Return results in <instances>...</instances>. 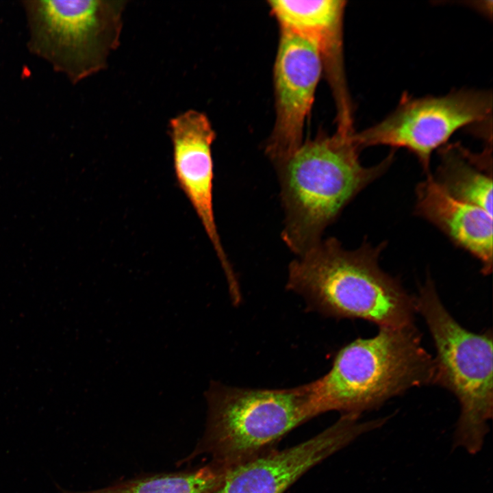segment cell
I'll use <instances>...</instances> for the list:
<instances>
[{"instance_id": "12", "label": "cell", "mask_w": 493, "mask_h": 493, "mask_svg": "<svg viewBox=\"0 0 493 493\" xmlns=\"http://www.w3.org/2000/svg\"><path fill=\"white\" fill-rule=\"evenodd\" d=\"M416 194L417 214L477 258L483 274H490L492 215L479 206L451 197L435 183L430 174L417 186Z\"/></svg>"}, {"instance_id": "7", "label": "cell", "mask_w": 493, "mask_h": 493, "mask_svg": "<svg viewBox=\"0 0 493 493\" xmlns=\"http://www.w3.org/2000/svg\"><path fill=\"white\" fill-rule=\"evenodd\" d=\"M492 94L462 88L442 96L414 97L403 93L395 109L383 120L354 138L362 148L386 145L413 153L429 174L431 155L462 128L474 129L486 140L491 123Z\"/></svg>"}, {"instance_id": "15", "label": "cell", "mask_w": 493, "mask_h": 493, "mask_svg": "<svg viewBox=\"0 0 493 493\" xmlns=\"http://www.w3.org/2000/svg\"><path fill=\"white\" fill-rule=\"evenodd\" d=\"M90 493V492H89Z\"/></svg>"}, {"instance_id": "14", "label": "cell", "mask_w": 493, "mask_h": 493, "mask_svg": "<svg viewBox=\"0 0 493 493\" xmlns=\"http://www.w3.org/2000/svg\"><path fill=\"white\" fill-rule=\"evenodd\" d=\"M225 470L210 462L194 470L136 478L90 493H212Z\"/></svg>"}, {"instance_id": "2", "label": "cell", "mask_w": 493, "mask_h": 493, "mask_svg": "<svg viewBox=\"0 0 493 493\" xmlns=\"http://www.w3.org/2000/svg\"><path fill=\"white\" fill-rule=\"evenodd\" d=\"M384 244L346 250L335 238L321 240L288 266L286 288L324 316L362 319L379 328L414 325V298L379 266Z\"/></svg>"}, {"instance_id": "1", "label": "cell", "mask_w": 493, "mask_h": 493, "mask_svg": "<svg viewBox=\"0 0 493 493\" xmlns=\"http://www.w3.org/2000/svg\"><path fill=\"white\" fill-rule=\"evenodd\" d=\"M355 132H320L275 166L285 214L281 238L297 256L318 243L325 228L392 161L394 152L375 166H364Z\"/></svg>"}, {"instance_id": "4", "label": "cell", "mask_w": 493, "mask_h": 493, "mask_svg": "<svg viewBox=\"0 0 493 493\" xmlns=\"http://www.w3.org/2000/svg\"><path fill=\"white\" fill-rule=\"evenodd\" d=\"M206 427L194 453L225 469L275 449L294 428L323 413L314 382L253 389L210 382Z\"/></svg>"}, {"instance_id": "10", "label": "cell", "mask_w": 493, "mask_h": 493, "mask_svg": "<svg viewBox=\"0 0 493 493\" xmlns=\"http://www.w3.org/2000/svg\"><path fill=\"white\" fill-rule=\"evenodd\" d=\"M168 131L177 182L201 220L225 276H230L233 270L221 244L213 207L215 131L207 115L194 110L171 118Z\"/></svg>"}, {"instance_id": "6", "label": "cell", "mask_w": 493, "mask_h": 493, "mask_svg": "<svg viewBox=\"0 0 493 493\" xmlns=\"http://www.w3.org/2000/svg\"><path fill=\"white\" fill-rule=\"evenodd\" d=\"M126 1L26 0L29 50L76 84L103 69L120 45Z\"/></svg>"}, {"instance_id": "8", "label": "cell", "mask_w": 493, "mask_h": 493, "mask_svg": "<svg viewBox=\"0 0 493 493\" xmlns=\"http://www.w3.org/2000/svg\"><path fill=\"white\" fill-rule=\"evenodd\" d=\"M375 429L371 420L342 414L332 425L301 443L273 449L226 469L212 493H283L312 468Z\"/></svg>"}, {"instance_id": "11", "label": "cell", "mask_w": 493, "mask_h": 493, "mask_svg": "<svg viewBox=\"0 0 493 493\" xmlns=\"http://www.w3.org/2000/svg\"><path fill=\"white\" fill-rule=\"evenodd\" d=\"M268 3L280 29L303 38L316 49L334 95L337 113H349L353 108L343 53L346 1L277 0Z\"/></svg>"}, {"instance_id": "9", "label": "cell", "mask_w": 493, "mask_h": 493, "mask_svg": "<svg viewBox=\"0 0 493 493\" xmlns=\"http://www.w3.org/2000/svg\"><path fill=\"white\" fill-rule=\"evenodd\" d=\"M323 64L316 49L291 31L280 29L274 66L275 121L266 153L275 166L289 158L303 143Z\"/></svg>"}, {"instance_id": "13", "label": "cell", "mask_w": 493, "mask_h": 493, "mask_svg": "<svg viewBox=\"0 0 493 493\" xmlns=\"http://www.w3.org/2000/svg\"><path fill=\"white\" fill-rule=\"evenodd\" d=\"M435 183L451 197L479 206L492 215V148L472 153L460 143L439 149Z\"/></svg>"}, {"instance_id": "5", "label": "cell", "mask_w": 493, "mask_h": 493, "mask_svg": "<svg viewBox=\"0 0 493 493\" xmlns=\"http://www.w3.org/2000/svg\"><path fill=\"white\" fill-rule=\"evenodd\" d=\"M414 303L435 348L433 384L449 390L459 403L453 446L475 455L482 448L493 414L492 331L477 333L462 327L442 303L430 278Z\"/></svg>"}, {"instance_id": "3", "label": "cell", "mask_w": 493, "mask_h": 493, "mask_svg": "<svg viewBox=\"0 0 493 493\" xmlns=\"http://www.w3.org/2000/svg\"><path fill=\"white\" fill-rule=\"evenodd\" d=\"M379 329L343 346L330 370L314 381L323 413L361 416L412 388L433 384V358L415 325Z\"/></svg>"}]
</instances>
